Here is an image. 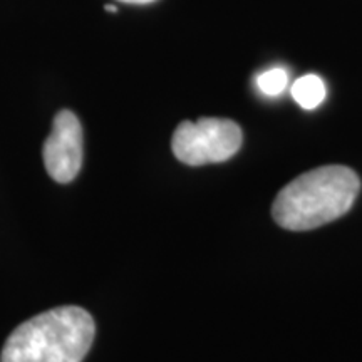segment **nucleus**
I'll return each mask as SVG.
<instances>
[{
	"instance_id": "nucleus-5",
	"label": "nucleus",
	"mask_w": 362,
	"mask_h": 362,
	"mask_svg": "<svg viewBox=\"0 0 362 362\" xmlns=\"http://www.w3.org/2000/svg\"><path fill=\"white\" fill-rule=\"evenodd\" d=\"M292 98L304 110H315L325 99L324 81L315 74L302 76L292 86Z\"/></svg>"
},
{
	"instance_id": "nucleus-4",
	"label": "nucleus",
	"mask_w": 362,
	"mask_h": 362,
	"mask_svg": "<svg viewBox=\"0 0 362 362\" xmlns=\"http://www.w3.org/2000/svg\"><path fill=\"white\" fill-rule=\"evenodd\" d=\"M42 156L45 170L57 183H69L78 176L83 166V126L74 112H57Z\"/></svg>"
},
{
	"instance_id": "nucleus-2",
	"label": "nucleus",
	"mask_w": 362,
	"mask_h": 362,
	"mask_svg": "<svg viewBox=\"0 0 362 362\" xmlns=\"http://www.w3.org/2000/svg\"><path fill=\"white\" fill-rule=\"evenodd\" d=\"M96 325L81 307L42 312L8 336L0 362H83L93 346Z\"/></svg>"
},
{
	"instance_id": "nucleus-7",
	"label": "nucleus",
	"mask_w": 362,
	"mask_h": 362,
	"mask_svg": "<svg viewBox=\"0 0 362 362\" xmlns=\"http://www.w3.org/2000/svg\"><path fill=\"white\" fill-rule=\"evenodd\" d=\"M121 2H126V4H139V6H143V4H151V2H155V0H121Z\"/></svg>"
},
{
	"instance_id": "nucleus-3",
	"label": "nucleus",
	"mask_w": 362,
	"mask_h": 362,
	"mask_svg": "<svg viewBox=\"0 0 362 362\" xmlns=\"http://www.w3.org/2000/svg\"><path fill=\"white\" fill-rule=\"evenodd\" d=\"M243 134L232 119L202 117L198 121H183L176 128L171 148L181 163L189 166L223 163L242 146Z\"/></svg>"
},
{
	"instance_id": "nucleus-1",
	"label": "nucleus",
	"mask_w": 362,
	"mask_h": 362,
	"mask_svg": "<svg viewBox=\"0 0 362 362\" xmlns=\"http://www.w3.org/2000/svg\"><path fill=\"white\" fill-rule=\"evenodd\" d=\"M361 181L347 166H320L280 189L272 206L274 220L285 230L304 232L341 218L354 205Z\"/></svg>"
},
{
	"instance_id": "nucleus-8",
	"label": "nucleus",
	"mask_w": 362,
	"mask_h": 362,
	"mask_svg": "<svg viewBox=\"0 0 362 362\" xmlns=\"http://www.w3.org/2000/svg\"><path fill=\"white\" fill-rule=\"evenodd\" d=\"M104 11L111 12V13H116L117 12V7L112 6V4H107V6H104Z\"/></svg>"
},
{
	"instance_id": "nucleus-6",
	"label": "nucleus",
	"mask_w": 362,
	"mask_h": 362,
	"mask_svg": "<svg viewBox=\"0 0 362 362\" xmlns=\"http://www.w3.org/2000/svg\"><path fill=\"white\" fill-rule=\"evenodd\" d=\"M288 76L282 67H274L257 76V86L267 96H279L287 88Z\"/></svg>"
}]
</instances>
